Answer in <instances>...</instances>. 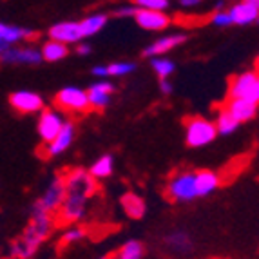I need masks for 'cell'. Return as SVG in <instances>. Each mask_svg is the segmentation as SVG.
I'll use <instances>...</instances> for the list:
<instances>
[{
    "instance_id": "obj_1",
    "label": "cell",
    "mask_w": 259,
    "mask_h": 259,
    "mask_svg": "<svg viewBox=\"0 0 259 259\" xmlns=\"http://www.w3.org/2000/svg\"><path fill=\"white\" fill-rule=\"evenodd\" d=\"M65 198L55 216L58 218V225H76L87 216L89 199L98 190V180L91 176V172L83 167L69 168L64 174Z\"/></svg>"
},
{
    "instance_id": "obj_2",
    "label": "cell",
    "mask_w": 259,
    "mask_h": 259,
    "mask_svg": "<svg viewBox=\"0 0 259 259\" xmlns=\"http://www.w3.org/2000/svg\"><path fill=\"white\" fill-rule=\"evenodd\" d=\"M56 227L55 214L48 212L35 201L29 212V223L22 236L9 246V255L13 259H31L38 252L40 245L53 234Z\"/></svg>"
},
{
    "instance_id": "obj_3",
    "label": "cell",
    "mask_w": 259,
    "mask_h": 259,
    "mask_svg": "<svg viewBox=\"0 0 259 259\" xmlns=\"http://www.w3.org/2000/svg\"><path fill=\"white\" fill-rule=\"evenodd\" d=\"M165 196L174 203H189L199 198L196 187V170H176L165 183Z\"/></svg>"
},
{
    "instance_id": "obj_4",
    "label": "cell",
    "mask_w": 259,
    "mask_h": 259,
    "mask_svg": "<svg viewBox=\"0 0 259 259\" xmlns=\"http://www.w3.org/2000/svg\"><path fill=\"white\" fill-rule=\"evenodd\" d=\"M218 138L214 121L203 116H190L185 120V143L190 149H201L210 145Z\"/></svg>"
},
{
    "instance_id": "obj_5",
    "label": "cell",
    "mask_w": 259,
    "mask_h": 259,
    "mask_svg": "<svg viewBox=\"0 0 259 259\" xmlns=\"http://www.w3.org/2000/svg\"><path fill=\"white\" fill-rule=\"evenodd\" d=\"M227 98H245L259 105V71L250 69L236 74L229 82Z\"/></svg>"
},
{
    "instance_id": "obj_6",
    "label": "cell",
    "mask_w": 259,
    "mask_h": 259,
    "mask_svg": "<svg viewBox=\"0 0 259 259\" xmlns=\"http://www.w3.org/2000/svg\"><path fill=\"white\" fill-rule=\"evenodd\" d=\"M55 104L62 112H71V114H83V112L91 111L87 91L76 85L62 87L55 95Z\"/></svg>"
},
{
    "instance_id": "obj_7",
    "label": "cell",
    "mask_w": 259,
    "mask_h": 259,
    "mask_svg": "<svg viewBox=\"0 0 259 259\" xmlns=\"http://www.w3.org/2000/svg\"><path fill=\"white\" fill-rule=\"evenodd\" d=\"M65 118L60 109H42L38 112V121H36V133L44 143H49L56 134L64 127Z\"/></svg>"
},
{
    "instance_id": "obj_8",
    "label": "cell",
    "mask_w": 259,
    "mask_h": 259,
    "mask_svg": "<svg viewBox=\"0 0 259 259\" xmlns=\"http://www.w3.org/2000/svg\"><path fill=\"white\" fill-rule=\"evenodd\" d=\"M65 198V183H64V174H55L48 182V185L44 187V192L40 198L36 199V203L42 205L44 208L51 214H56L60 208L62 201Z\"/></svg>"
},
{
    "instance_id": "obj_9",
    "label": "cell",
    "mask_w": 259,
    "mask_h": 259,
    "mask_svg": "<svg viewBox=\"0 0 259 259\" xmlns=\"http://www.w3.org/2000/svg\"><path fill=\"white\" fill-rule=\"evenodd\" d=\"M0 62L8 65H38L44 62L42 51L35 46H13L2 53Z\"/></svg>"
},
{
    "instance_id": "obj_10",
    "label": "cell",
    "mask_w": 259,
    "mask_h": 259,
    "mask_svg": "<svg viewBox=\"0 0 259 259\" xmlns=\"http://www.w3.org/2000/svg\"><path fill=\"white\" fill-rule=\"evenodd\" d=\"M9 105L18 112V114H38L44 107V98L35 91L20 89L9 95Z\"/></svg>"
},
{
    "instance_id": "obj_11",
    "label": "cell",
    "mask_w": 259,
    "mask_h": 259,
    "mask_svg": "<svg viewBox=\"0 0 259 259\" xmlns=\"http://www.w3.org/2000/svg\"><path fill=\"white\" fill-rule=\"evenodd\" d=\"M163 248L168 254L176 255V257H185V255L192 254V250H194V239L187 230H170L168 234H165Z\"/></svg>"
},
{
    "instance_id": "obj_12",
    "label": "cell",
    "mask_w": 259,
    "mask_h": 259,
    "mask_svg": "<svg viewBox=\"0 0 259 259\" xmlns=\"http://www.w3.org/2000/svg\"><path fill=\"white\" fill-rule=\"evenodd\" d=\"M116 93L114 83H111L107 78H100L98 82L91 83L87 89V96H89V107L93 111H104L111 105L112 95Z\"/></svg>"
},
{
    "instance_id": "obj_13",
    "label": "cell",
    "mask_w": 259,
    "mask_h": 259,
    "mask_svg": "<svg viewBox=\"0 0 259 259\" xmlns=\"http://www.w3.org/2000/svg\"><path fill=\"white\" fill-rule=\"evenodd\" d=\"M49 38L65 44V46H71V44L76 46L78 42H82L83 40L80 22H74V20L58 22V24L51 26V29H49Z\"/></svg>"
},
{
    "instance_id": "obj_14",
    "label": "cell",
    "mask_w": 259,
    "mask_h": 259,
    "mask_svg": "<svg viewBox=\"0 0 259 259\" xmlns=\"http://www.w3.org/2000/svg\"><path fill=\"white\" fill-rule=\"evenodd\" d=\"M134 20L145 31H165L170 26V17L165 11H154V9H138L134 13Z\"/></svg>"
},
{
    "instance_id": "obj_15",
    "label": "cell",
    "mask_w": 259,
    "mask_h": 259,
    "mask_svg": "<svg viewBox=\"0 0 259 259\" xmlns=\"http://www.w3.org/2000/svg\"><path fill=\"white\" fill-rule=\"evenodd\" d=\"M74 138H76V127H74L73 121L65 120L60 133L56 134L55 138L48 143V147H46V156H48V158H56V156L64 154V152L73 145Z\"/></svg>"
},
{
    "instance_id": "obj_16",
    "label": "cell",
    "mask_w": 259,
    "mask_h": 259,
    "mask_svg": "<svg viewBox=\"0 0 259 259\" xmlns=\"http://www.w3.org/2000/svg\"><path fill=\"white\" fill-rule=\"evenodd\" d=\"M33 36V31L27 29V27L13 26V24H6V22H0V56L2 53L8 51L9 48L18 46V44H24L26 40H29Z\"/></svg>"
},
{
    "instance_id": "obj_17",
    "label": "cell",
    "mask_w": 259,
    "mask_h": 259,
    "mask_svg": "<svg viewBox=\"0 0 259 259\" xmlns=\"http://www.w3.org/2000/svg\"><path fill=\"white\" fill-rule=\"evenodd\" d=\"M187 35L185 33H170V35H163L160 38H156L152 44H149L145 51H143V56L147 58H152V56H165L167 53H170L172 49L180 48L182 44H185Z\"/></svg>"
},
{
    "instance_id": "obj_18",
    "label": "cell",
    "mask_w": 259,
    "mask_h": 259,
    "mask_svg": "<svg viewBox=\"0 0 259 259\" xmlns=\"http://www.w3.org/2000/svg\"><path fill=\"white\" fill-rule=\"evenodd\" d=\"M223 107L232 114V118L239 123H246L255 118L257 114V104L248 102L245 98H227L223 102Z\"/></svg>"
},
{
    "instance_id": "obj_19",
    "label": "cell",
    "mask_w": 259,
    "mask_h": 259,
    "mask_svg": "<svg viewBox=\"0 0 259 259\" xmlns=\"http://www.w3.org/2000/svg\"><path fill=\"white\" fill-rule=\"evenodd\" d=\"M227 11H229L230 18H232V24H236V26H250V24L259 22V9L246 4L243 0L232 4Z\"/></svg>"
},
{
    "instance_id": "obj_20",
    "label": "cell",
    "mask_w": 259,
    "mask_h": 259,
    "mask_svg": "<svg viewBox=\"0 0 259 259\" xmlns=\"http://www.w3.org/2000/svg\"><path fill=\"white\" fill-rule=\"evenodd\" d=\"M121 210L125 212V216L131 220H142L145 214H147V205L143 201V198H140L136 192H125V194L120 198Z\"/></svg>"
},
{
    "instance_id": "obj_21",
    "label": "cell",
    "mask_w": 259,
    "mask_h": 259,
    "mask_svg": "<svg viewBox=\"0 0 259 259\" xmlns=\"http://www.w3.org/2000/svg\"><path fill=\"white\" fill-rule=\"evenodd\" d=\"M221 185V176L214 170H196V187L199 198L214 194Z\"/></svg>"
},
{
    "instance_id": "obj_22",
    "label": "cell",
    "mask_w": 259,
    "mask_h": 259,
    "mask_svg": "<svg viewBox=\"0 0 259 259\" xmlns=\"http://www.w3.org/2000/svg\"><path fill=\"white\" fill-rule=\"evenodd\" d=\"M40 51H42L44 62H51V64L64 60L65 56L69 55V48H67L65 44L56 42V40H51V38H49L48 42H44V46L40 48Z\"/></svg>"
},
{
    "instance_id": "obj_23",
    "label": "cell",
    "mask_w": 259,
    "mask_h": 259,
    "mask_svg": "<svg viewBox=\"0 0 259 259\" xmlns=\"http://www.w3.org/2000/svg\"><path fill=\"white\" fill-rule=\"evenodd\" d=\"M109 17L105 13H95L85 17L83 20H80V27H82V35L83 38H89V36L98 35L100 31L107 26Z\"/></svg>"
},
{
    "instance_id": "obj_24",
    "label": "cell",
    "mask_w": 259,
    "mask_h": 259,
    "mask_svg": "<svg viewBox=\"0 0 259 259\" xmlns=\"http://www.w3.org/2000/svg\"><path fill=\"white\" fill-rule=\"evenodd\" d=\"M214 125H216V129H218V134H221V136H230V134H234L236 131H238V127L241 125V123L234 120L232 114L221 105L216 112V121H214Z\"/></svg>"
},
{
    "instance_id": "obj_25",
    "label": "cell",
    "mask_w": 259,
    "mask_h": 259,
    "mask_svg": "<svg viewBox=\"0 0 259 259\" xmlns=\"http://www.w3.org/2000/svg\"><path fill=\"white\" fill-rule=\"evenodd\" d=\"M145 246L138 239H129L118 248L116 254H112V259H143Z\"/></svg>"
},
{
    "instance_id": "obj_26",
    "label": "cell",
    "mask_w": 259,
    "mask_h": 259,
    "mask_svg": "<svg viewBox=\"0 0 259 259\" xmlns=\"http://www.w3.org/2000/svg\"><path fill=\"white\" fill-rule=\"evenodd\" d=\"M89 172L95 180H105L114 172V158L111 154H102L95 163L89 167Z\"/></svg>"
},
{
    "instance_id": "obj_27",
    "label": "cell",
    "mask_w": 259,
    "mask_h": 259,
    "mask_svg": "<svg viewBox=\"0 0 259 259\" xmlns=\"http://www.w3.org/2000/svg\"><path fill=\"white\" fill-rule=\"evenodd\" d=\"M149 60H151V67H152V71L158 74V78H168L174 71H176V64H174L167 55L152 56V58H149Z\"/></svg>"
},
{
    "instance_id": "obj_28",
    "label": "cell",
    "mask_w": 259,
    "mask_h": 259,
    "mask_svg": "<svg viewBox=\"0 0 259 259\" xmlns=\"http://www.w3.org/2000/svg\"><path fill=\"white\" fill-rule=\"evenodd\" d=\"M85 236H87V230L83 229V227H80V225H69V229L62 234L60 243H62V246H69L78 241H82V239H85Z\"/></svg>"
},
{
    "instance_id": "obj_29",
    "label": "cell",
    "mask_w": 259,
    "mask_h": 259,
    "mask_svg": "<svg viewBox=\"0 0 259 259\" xmlns=\"http://www.w3.org/2000/svg\"><path fill=\"white\" fill-rule=\"evenodd\" d=\"M109 69V76H127V74L134 73L136 71V64L134 62H112L107 65Z\"/></svg>"
},
{
    "instance_id": "obj_30",
    "label": "cell",
    "mask_w": 259,
    "mask_h": 259,
    "mask_svg": "<svg viewBox=\"0 0 259 259\" xmlns=\"http://www.w3.org/2000/svg\"><path fill=\"white\" fill-rule=\"evenodd\" d=\"M138 9H154V11H167L170 2L168 0H133Z\"/></svg>"
},
{
    "instance_id": "obj_31",
    "label": "cell",
    "mask_w": 259,
    "mask_h": 259,
    "mask_svg": "<svg viewBox=\"0 0 259 259\" xmlns=\"http://www.w3.org/2000/svg\"><path fill=\"white\" fill-rule=\"evenodd\" d=\"M210 24L216 27H229L232 26V18H230L227 9H216L210 17Z\"/></svg>"
},
{
    "instance_id": "obj_32",
    "label": "cell",
    "mask_w": 259,
    "mask_h": 259,
    "mask_svg": "<svg viewBox=\"0 0 259 259\" xmlns=\"http://www.w3.org/2000/svg\"><path fill=\"white\" fill-rule=\"evenodd\" d=\"M134 13H136V6H134V4H121V6H118V8L114 9V15H116L118 18L134 17Z\"/></svg>"
},
{
    "instance_id": "obj_33",
    "label": "cell",
    "mask_w": 259,
    "mask_h": 259,
    "mask_svg": "<svg viewBox=\"0 0 259 259\" xmlns=\"http://www.w3.org/2000/svg\"><path fill=\"white\" fill-rule=\"evenodd\" d=\"M172 91H174V85L170 83V80H168V78H160V93L161 95L168 96V95H172Z\"/></svg>"
},
{
    "instance_id": "obj_34",
    "label": "cell",
    "mask_w": 259,
    "mask_h": 259,
    "mask_svg": "<svg viewBox=\"0 0 259 259\" xmlns=\"http://www.w3.org/2000/svg\"><path fill=\"white\" fill-rule=\"evenodd\" d=\"M91 74H95L96 78H109L107 65H95V67L91 69Z\"/></svg>"
},
{
    "instance_id": "obj_35",
    "label": "cell",
    "mask_w": 259,
    "mask_h": 259,
    "mask_svg": "<svg viewBox=\"0 0 259 259\" xmlns=\"http://www.w3.org/2000/svg\"><path fill=\"white\" fill-rule=\"evenodd\" d=\"M76 53L80 56H87L89 53H91V46H89V44H85V42H78L76 44Z\"/></svg>"
},
{
    "instance_id": "obj_36",
    "label": "cell",
    "mask_w": 259,
    "mask_h": 259,
    "mask_svg": "<svg viewBox=\"0 0 259 259\" xmlns=\"http://www.w3.org/2000/svg\"><path fill=\"white\" fill-rule=\"evenodd\" d=\"M203 2V0H180V6L182 8H196V6H199Z\"/></svg>"
},
{
    "instance_id": "obj_37",
    "label": "cell",
    "mask_w": 259,
    "mask_h": 259,
    "mask_svg": "<svg viewBox=\"0 0 259 259\" xmlns=\"http://www.w3.org/2000/svg\"><path fill=\"white\" fill-rule=\"evenodd\" d=\"M243 2H246V4L254 6L255 9H259V0H243Z\"/></svg>"
},
{
    "instance_id": "obj_38",
    "label": "cell",
    "mask_w": 259,
    "mask_h": 259,
    "mask_svg": "<svg viewBox=\"0 0 259 259\" xmlns=\"http://www.w3.org/2000/svg\"><path fill=\"white\" fill-rule=\"evenodd\" d=\"M255 69L259 71V55H257V58H255Z\"/></svg>"
},
{
    "instance_id": "obj_39",
    "label": "cell",
    "mask_w": 259,
    "mask_h": 259,
    "mask_svg": "<svg viewBox=\"0 0 259 259\" xmlns=\"http://www.w3.org/2000/svg\"><path fill=\"white\" fill-rule=\"evenodd\" d=\"M100 259H112V255H104V257H100Z\"/></svg>"
}]
</instances>
